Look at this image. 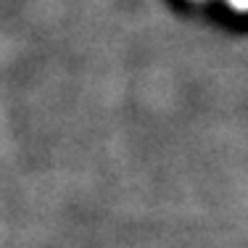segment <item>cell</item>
Instances as JSON below:
<instances>
[{
  "instance_id": "6da1fadb",
  "label": "cell",
  "mask_w": 248,
  "mask_h": 248,
  "mask_svg": "<svg viewBox=\"0 0 248 248\" xmlns=\"http://www.w3.org/2000/svg\"><path fill=\"white\" fill-rule=\"evenodd\" d=\"M227 5H232L235 11H248V0H227Z\"/></svg>"
}]
</instances>
